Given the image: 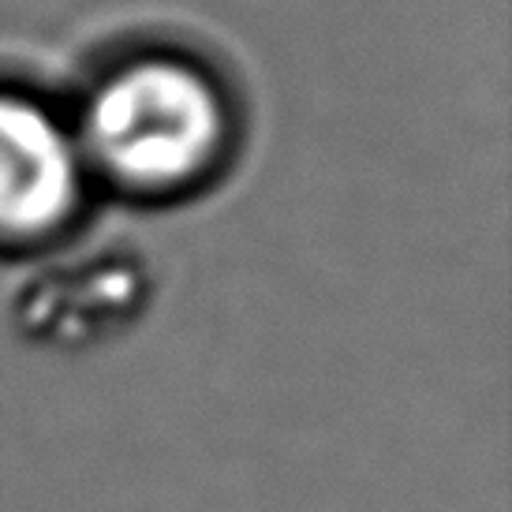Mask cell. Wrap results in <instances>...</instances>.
I'll return each instance as SVG.
<instances>
[{
  "label": "cell",
  "mask_w": 512,
  "mask_h": 512,
  "mask_svg": "<svg viewBox=\"0 0 512 512\" xmlns=\"http://www.w3.org/2000/svg\"><path fill=\"white\" fill-rule=\"evenodd\" d=\"M225 131V101L199 68L143 57L90 94L79 150L120 184L165 191L210 169Z\"/></svg>",
  "instance_id": "cell-1"
},
{
  "label": "cell",
  "mask_w": 512,
  "mask_h": 512,
  "mask_svg": "<svg viewBox=\"0 0 512 512\" xmlns=\"http://www.w3.org/2000/svg\"><path fill=\"white\" fill-rule=\"evenodd\" d=\"M79 139L45 105L0 94V240H45L83 202Z\"/></svg>",
  "instance_id": "cell-2"
}]
</instances>
